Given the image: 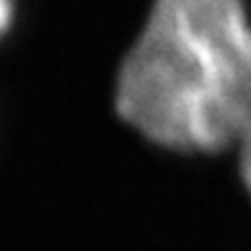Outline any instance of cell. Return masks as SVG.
Listing matches in <instances>:
<instances>
[{"mask_svg":"<svg viewBox=\"0 0 251 251\" xmlns=\"http://www.w3.org/2000/svg\"><path fill=\"white\" fill-rule=\"evenodd\" d=\"M235 147H238V158H241V176L251 193V118H249V123H246V128H243Z\"/></svg>","mask_w":251,"mask_h":251,"instance_id":"obj_2","label":"cell"},{"mask_svg":"<svg viewBox=\"0 0 251 251\" xmlns=\"http://www.w3.org/2000/svg\"><path fill=\"white\" fill-rule=\"evenodd\" d=\"M11 11H14V0H0V35L5 32L11 22Z\"/></svg>","mask_w":251,"mask_h":251,"instance_id":"obj_3","label":"cell"},{"mask_svg":"<svg viewBox=\"0 0 251 251\" xmlns=\"http://www.w3.org/2000/svg\"><path fill=\"white\" fill-rule=\"evenodd\" d=\"M115 107L155 145L235 147L251 118V22L243 0H152L126 53Z\"/></svg>","mask_w":251,"mask_h":251,"instance_id":"obj_1","label":"cell"}]
</instances>
